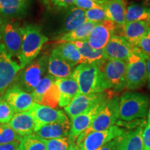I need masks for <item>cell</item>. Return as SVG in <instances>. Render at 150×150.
Here are the masks:
<instances>
[{"label":"cell","mask_w":150,"mask_h":150,"mask_svg":"<svg viewBox=\"0 0 150 150\" xmlns=\"http://www.w3.org/2000/svg\"><path fill=\"white\" fill-rule=\"evenodd\" d=\"M22 42L18 56L19 65L21 70L37 58L48 38L42 32L40 27L27 24L21 27Z\"/></svg>","instance_id":"cell-1"},{"label":"cell","mask_w":150,"mask_h":150,"mask_svg":"<svg viewBox=\"0 0 150 150\" xmlns=\"http://www.w3.org/2000/svg\"><path fill=\"white\" fill-rule=\"evenodd\" d=\"M77 83L81 94L103 93L108 89L99 65L81 63L75 67L71 74Z\"/></svg>","instance_id":"cell-2"},{"label":"cell","mask_w":150,"mask_h":150,"mask_svg":"<svg viewBox=\"0 0 150 150\" xmlns=\"http://www.w3.org/2000/svg\"><path fill=\"white\" fill-rule=\"evenodd\" d=\"M149 99L139 93H125L119 99V118L129 122L145 117L148 113Z\"/></svg>","instance_id":"cell-3"},{"label":"cell","mask_w":150,"mask_h":150,"mask_svg":"<svg viewBox=\"0 0 150 150\" xmlns=\"http://www.w3.org/2000/svg\"><path fill=\"white\" fill-rule=\"evenodd\" d=\"M48 58V56L42 55L33 60L18 72L14 83L20 86L24 91L32 93L45 76L47 71Z\"/></svg>","instance_id":"cell-4"},{"label":"cell","mask_w":150,"mask_h":150,"mask_svg":"<svg viewBox=\"0 0 150 150\" xmlns=\"http://www.w3.org/2000/svg\"><path fill=\"white\" fill-rule=\"evenodd\" d=\"M125 88L135 90L140 88L147 82V63L146 59L139 50H134L127 59Z\"/></svg>","instance_id":"cell-5"},{"label":"cell","mask_w":150,"mask_h":150,"mask_svg":"<svg viewBox=\"0 0 150 150\" xmlns=\"http://www.w3.org/2000/svg\"><path fill=\"white\" fill-rule=\"evenodd\" d=\"M119 99L118 97H110L94 118L88 129L80 135L85 136L93 131L106 130L114 126L119 119Z\"/></svg>","instance_id":"cell-6"},{"label":"cell","mask_w":150,"mask_h":150,"mask_svg":"<svg viewBox=\"0 0 150 150\" xmlns=\"http://www.w3.org/2000/svg\"><path fill=\"white\" fill-rule=\"evenodd\" d=\"M108 89L120 92L125 88L127 62L106 59L99 65Z\"/></svg>","instance_id":"cell-7"},{"label":"cell","mask_w":150,"mask_h":150,"mask_svg":"<svg viewBox=\"0 0 150 150\" xmlns=\"http://www.w3.org/2000/svg\"><path fill=\"white\" fill-rule=\"evenodd\" d=\"M125 132L123 129L114 125L106 130L93 131L85 136L80 135L76 138V145L81 150H97Z\"/></svg>","instance_id":"cell-8"},{"label":"cell","mask_w":150,"mask_h":150,"mask_svg":"<svg viewBox=\"0 0 150 150\" xmlns=\"http://www.w3.org/2000/svg\"><path fill=\"white\" fill-rule=\"evenodd\" d=\"M1 43L10 57H18L21 50L22 33L21 27L16 22H6L0 27Z\"/></svg>","instance_id":"cell-9"},{"label":"cell","mask_w":150,"mask_h":150,"mask_svg":"<svg viewBox=\"0 0 150 150\" xmlns=\"http://www.w3.org/2000/svg\"><path fill=\"white\" fill-rule=\"evenodd\" d=\"M112 97V96H111ZM110 97H106V98L103 99L100 102L97 103L94 105L93 107L90 109L86 110L83 113L75 116L72 118V122L70 123V129L69 132L68 138L70 139L71 143L74 142L78 136L83 133L84 131L88 129L91 126L92 122L93 121L94 118L97 115V113L100 111L103 106H104L106 101Z\"/></svg>","instance_id":"cell-10"},{"label":"cell","mask_w":150,"mask_h":150,"mask_svg":"<svg viewBox=\"0 0 150 150\" xmlns=\"http://www.w3.org/2000/svg\"><path fill=\"white\" fill-rule=\"evenodd\" d=\"M1 99L10 105L15 113L29 111L35 104L31 94L24 91L16 83L11 85L6 91Z\"/></svg>","instance_id":"cell-11"},{"label":"cell","mask_w":150,"mask_h":150,"mask_svg":"<svg viewBox=\"0 0 150 150\" xmlns=\"http://www.w3.org/2000/svg\"><path fill=\"white\" fill-rule=\"evenodd\" d=\"M21 68L18 63L12 59L2 44H0V95L4 93L15 83L16 76Z\"/></svg>","instance_id":"cell-12"},{"label":"cell","mask_w":150,"mask_h":150,"mask_svg":"<svg viewBox=\"0 0 150 150\" xmlns=\"http://www.w3.org/2000/svg\"><path fill=\"white\" fill-rule=\"evenodd\" d=\"M116 24L110 20L95 24L86 41L94 50H103L112 35H115Z\"/></svg>","instance_id":"cell-13"},{"label":"cell","mask_w":150,"mask_h":150,"mask_svg":"<svg viewBox=\"0 0 150 150\" xmlns=\"http://www.w3.org/2000/svg\"><path fill=\"white\" fill-rule=\"evenodd\" d=\"M108 97V95L103 93L95 94L79 93L70 104L65 107V110L72 119L75 116L83 113L93 107L94 105Z\"/></svg>","instance_id":"cell-14"},{"label":"cell","mask_w":150,"mask_h":150,"mask_svg":"<svg viewBox=\"0 0 150 150\" xmlns=\"http://www.w3.org/2000/svg\"><path fill=\"white\" fill-rule=\"evenodd\" d=\"M29 112L34 120L35 132L44 125L61 120L67 117L65 112L49 106H43L35 103Z\"/></svg>","instance_id":"cell-15"},{"label":"cell","mask_w":150,"mask_h":150,"mask_svg":"<svg viewBox=\"0 0 150 150\" xmlns=\"http://www.w3.org/2000/svg\"><path fill=\"white\" fill-rule=\"evenodd\" d=\"M133 50L134 47L123 37L113 35L103 49V52L106 59L127 61Z\"/></svg>","instance_id":"cell-16"},{"label":"cell","mask_w":150,"mask_h":150,"mask_svg":"<svg viewBox=\"0 0 150 150\" xmlns=\"http://www.w3.org/2000/svg\"><path fill=\"white\" fill-rule=\"evenodd\" d=\"M70 129V122L68 118L65 117L61 120L44 125L35 131V136L43 140L55 139L67 137Z\"/></svg>","instance_id":"cell-17"},{"label":"cell","mask_w":150,"mask_h":150,"mask_svg":"<svg viewBox=\"0 0 150 150\" xmlns=\"http://www.w3.org/2000/svg\"><path fill=\"white\" fill-rule=\"evenodd\" d=\"M31 0H0V16L6 18H22L27 14Z\"/></svg>","instance_id":"cell-18"},{"label":"cell","mask_w":150,"mask_h":150,"mask_svg":"<svg viewBox=\"0 0 150 150\" xmlns=\"http://www.w3.org/2000/svg\"><path fill=\"white\" fill-rule=\"evenodd\" d=\"M8 125L18 136L21 137L35 133L34 120L29 111L15 113Z\"/></svg>","instance_id":"cell-19"},{"label":"cell","mask_w":150,"mask_h":150,"mask_svg":"<svg viewBox=\"0 0 150 150\" xmlns=\"http://www.w3.org/2000/svg\"><path fill=\"white\" fill-rule=\"evenodd\" d=\"M55 83L60 91L59 105L61 107H65L70 104L76 95L79 93V87L74 78L67 77L56 79Z\"/></svg>","instance_id":"cell-20"},{"label":"cell","mask_w":150,"mask_h":150,"mask_svg":"<svg viewBox=\"0 0 150 150\" xmlns=\"http://www.w3.org/2000/svg\"><path fill=\"white\" fill-rule=\"evenodd\" d=\"M74 68V67L63 59L54 50H52L48 58L47 71L49 74L56 79L70 77Z\"/></svg>","instance_id":"cell-21"},{"label":"cell","mask_w":150,"mask_h":150,"mask_svg":"<svg viewBox=\"0 0 150 150\" xmlns=\"http://www.w3.org/2000/svg\"><path fill=\"white\" fill-rule=\"evenodd\" d=\"M143 125L118 137L117 150H144L142 132Z\"/></svg>","instance_id":"cell-22"},{"label":"cell","mask_w":150,"mask_h":150,"mask_svg":"<svg viewBox=\"0 0 150 150\" xmlns=\"http://www.w3.org/2000/svg\"><path fill=\"white\" fill-rule=\"evenodd\" d=\"M123 38L131 46L136 47L150 27L145 21L125 22L123 26Z\"/></svg>","instance_id":"cell-23"},{"label":"cell","mask_w":150,"mask_h":150,"mask_svg":"<svg viewBox=\"0 0 150 150\" xmlns=\"http://www.w3.org/2000/svg\"><path fill=\"white\" fill-rule=\"evenodd\" d=\"M108 20L123 27L125 24L126 2L125 0H107L102 4Z\"/></svg>","instance_id":"cell-24"},{"label":"cell","mask_w":150,"mask_h":150,"mask_svg":"<svg viewBox=\"0 0 150 150\" xmlns=\"http://www.w3.org/2000/svg\"><path fill=\"white\" fill-rule=\"evenodd\" d=\"M72 43L79 52L84 63L99 65L106 59L103 50H94L89 45L86 40H76Z\"/></svg>","instance_id":"cell-25"},{"label":"cell","mask_w":150,"mask_h":150,"mask_svg":"<svg viewBox=\"0 0 150 150\" xmlns=\"http://www.w3.org/2000/svg\"><path fill=\"white\" fill-rule=\"evenodd\" d=\"M53 50L73 67H75L78 65L84 63V61L79 52L72 42L59 43V45L56 46Z\"/></svg>","instance_id":"cell-26"},{"label":"cell","mask_w":150,"mask_h":150,"mask_svg":"<svg viewBox=\"0 0 150 150\" xmlns=\"http://www.w3.org/2000/svg\"><path fill=\"white\" fill-rule=\"evenodd\" d=\"M86 21L85 11L77 7H72L64 20L63 29L61 31V35L73 31Z\"/></svg>","instance_id":"cell-27"},{"label":"cell","mask_w":150,"mask_h":150,"mask_svg":"<svg viewBox=\"0 0 150 150\" xmlns=\"http://www.w3.org/2000/svg\"><path fill=\"white\" fill-rule=\"evenodd\" d=\"M95 23L86 21L83 24L70 32L59 37V43L63 42H74L76 40H86L90 33L95 26Z\"/></svg>","instance_id":"cell-28"},{"label":"cell","mask_w":150,"mask_h":150,"mask_svg":"<svg viewBox=\"0 0 150 150\" xmlns=\"http://www.w3.org/2000/svg\"><path fill=\"white\" fill-rule=\"evenodd\" d=\"M150 20L149 8L136 4L129 5L127 8L125 21L126 22L145 21Z\"/></svg>","instance_id":"cell-29"},{"label":"cell","mask_w":150,"mask_h":150,"mask_svg":"<svg viewBox=\"0 0 150 150\" xmlns=\"http://www.w3.org/2000/svg\"><path fill=\"white\" fill-rule=\"evenodd\" d=\"M19 150H46V146L43 139L33 134L22 137Z\"/></svg>","instance_id":"cell-30"},{"label":"cell","mask_w":150,"mask_h":150,"mask_svg":"<svg viewBox=\"0 0 150 150\" xmlns=\"http://www.w3.org/2000/svg\"><path fill=\"white\" fill-rule=\"evenodd\" d=\"M55 80L56 78L49 74V73H47L42 78V79L40 81L38 85L36 86V88L31 93L35 103L40 104L41 99H42V97L44 95V94L49 89V88L55 82Z\"/></svg>","instance_id":"cell-31"},{"label":"cell","mask_w":150,"mask_h":150,"mask_svg":"<svg viewBox=\"0 0 150 150\" xmlns=\"http://www.w3.org/2000/svg\"><path fill=\"white\" fill-rule=\"evenodd\" d=\"M60 99V91L55 82L45 92L41 99L40 105L49 106V107L55 108L59 104Z\"/></svg>","instance_id":"cell-32"},{"label":"cell","mask_w":150,"mask_h":150,"mask_svg":"<svg viewBox=\"0 0 150 150\" xmlns=\"http://www.w3.org/2000/svg\"><path fill=\"white\" fill-rule=\"evenodd\" d=\"M22 137L18 136L8 124H0V145L13 142H20Z\"/></svg>","instance_id":"cell-33"},{"label":"cell","mask_w":150,"mask_h":150,"mask_svg":"<svg viewBox=\"0 0 150 150\" xmlns=\"http://www.w3.org/2000/svg\"><path fill=\"white\" fill-rule=\"evenodd\" d=\"M43 140L45 144L46 150H68L71 144L67 137Z\"/></svg>","instance_id":"cell-34"},{"label":"cell","mask_w":150,"mask_h":150,"mask_svg":"<svg viewBox=\"0 0 150 150\" xmlns=\"http://www.w3.org/2000/svg\"><path fill=\"white\" fill-rule=\"evenodd\" d=\"M85 16L87 21L94 22L95 24L108 20L105 10L102 7L94 8L85 11Z\"/></svg>","instance_id":"cell-35"},{"label":"cell","mask_w":150,"mask_h":150,"mask_svg":"<svg viewBox=\"0 0 150 150\" xmlns=\"http://www.w3.org/2000/svg\"><path fill=\"white\" fill-rule=\"evenodd\" d=\"M15 112L8 103L1 99L0 100V124L8 123Z\"/></svg>","instance_id":"cell-36"},{"label":"cell","mask_w":150,"mask_h":150,"mask_svg":"<svg viewBox=\"0 0 150 150\" xmlns=\"http://www.w3.org/2000/svg\"><path fill=\"white\" fill-rule=\"evenodd\" d=\"M135 47L139 50L145 59H150V29Z\"/></svg>","instance_id":"cell-37"},{"label":"cell","mask_w":150,"mask_h":150,"mask_svg":"<svg viewBox=\"0 0 150 150\" xmlns=\"http://www.w3.org/2000/svg\"><path fill=\"white\" fill-rule=\"evenodd\" d=\"M147 122L142 132L144 150H150V108L147 113Z\"/></svg>","instance_id":"cell-38"},{"label":"cell","mask_w":150,"mask_h":150,"mask_svg":"<svg viewBox=\"0 0 150 150\" xmlns=\"http://www.w3.org/2000/svg\"><path fill=\"white\" fill-rule=\"evenodd\" d=\"M74 5L76 6L77 8H79L83 11L90 10L94 8H98L102 7V5L99 4L91 1V0H75Z\"/></svg>","instance_id":"cell-39"},{"label":"cell","mask_w":150,"mask_h":150,"mask_svg":"<svg viewBox=\"0 0 150 150\" xmlns=\"http://www.w3.org/2000/svg\"><path fill=\"white\" fill-rule=\"evenodd\" d=\"M75 0H52V8H68L74 5Z\"/></svg>","instance_id":"cell-40"},{"label":"cell","mask_w":150,"mask_h":150,"mask_svg":"<svg viewBox=\"0 0 150 150\" xmlns=\"http://www.w3.org/2000/svg\"><path fill=\"white\" fill-rule=\"evenodd\" d=\"M117 138L112 140L111 141L107 142V143L105 144L104 145H103L102 147H101L97 150H117V144H118Z\"/></svg>","instance_id":"cell-41"},{"label":"cell","mask_w":150,"mask_h":150,"mask_svg":"<svg viewBox=\"0 0 150 150\" xmlns=\"http://www.w3.org/2000/svg\"><path fill=\"white\" fill-rule=\"evenodd\" d=\"M20 142H13L0 145V150H19Z\"/></svg>","instance_id":"cell-42"},{"label":"cell","mask_w":150,"mask_h":150,"mask_svg":"<svg viewBox=\"0 0 150 150\" xmlns=\"http://www.w3.org/2000/svg\"><path fill=\"white\" fill-rule=\"evenodd\" d=\"M146 63H147V86L150 90V59H146Z\"/></svg>","instance_id":"cell-43"},{"label":"cell","mask_w":150,"mask_h":150,"mask_svg":"<svg viewBox=\"0 0 150 150\" xmlns=\"http://www.w3.org/2000/svg\"><path fill=\"white\" fill-rule=\"evenodd\" d=\"M40 1L47 8H52V0H40Z\"/></svg>","instance_id":"cell-44"},{"label":"cell","mask_w":150,"mask_h":150,"mask_svg":"<svg viewBox=\"0 0 150 150\" xmlns=\"http://www.w3.org/2000/svg\"><path fill=\"white\" fill-rule=\"evenodd\" d=\"M68 150H81L80 148L78 147L76 144H74V142H72L70 144V147L68 148Z\"/></svg>","instance_id":"cell-45"},{"label":"cell","mask_w":150,"mask_h":150,"mask_svg":"<svg viewBox=\"0 0 150 150\" xmlns=\"http://www.w3.org/2000/svg\"><path fill=\"white\" fill-rule=\"evenodd\" d=\"M142 6L150 8V0H142Z\"/></svg>","instance_id":"cell-46"},{"label":"cell","mask_w":150,"mask_h":150,"mask_svg":"<svg viewBox=\"0 0 150 150\" xmlns=\"http://www.w3.org/2000/svg\"><path fill=\"white\" fill-rule=\"evenodd\" d=\"M91 1H95V2L98 3V4H99L102 5V6L103 4H104L106 1H107V0H91Z\"/></svg>","instance_id":"cell-47"},{"label":"cell","mask_w":150,"mask_h":150,"mask_svg":"<svg viewBox=\"0 0 150 150\" xmlns=\"http://www.w3.org/2000/svg\"><path fill=\"white\" fill-rule=\"evenodd\" d=\"M1 24H2V22H1V20H0V27H1ZM0 44H1V33H0Z\"/></svg>","instance_id":"cell-48"},{"label":"cell","mask_w":150,"mask_h":150,"mask_svg":"<svg viewBox=\"0 0 150 150\" xmlns=\"http://www.w3.org/2000/svg\"><path fill=\"white\" fill-rule=\"evenodd\" d=\"M147 24H149V26L150 27V20H148V21H147Z\"/></svg>","instance_id":"cell-49"},{"label":"cell","mask_w":150,"mask_h":150,"mask_svg":"<svg viewBox=\"0 0 150 150\" xmlns=\"http://www.w3.org/2000/svg\"><path fill=\"white\" fill-rule=\"evenodd\" d=\"M149 8V12H150V8Z\"/></svg>","instance_id":"cell-50"},{"label":"cell","mask_w":150,"mask_h":150,"mask_svg":"<svg viewBox=\"0 0 150 150\" xmlns=\"http://www.w3.org/2000/svg\"><path fill=\"white\" fill-rule=\"evenodd\" d=\"M0 100H1V99H0Z\"/></svg>","instance_id":"cell-51"}]
</instances>
